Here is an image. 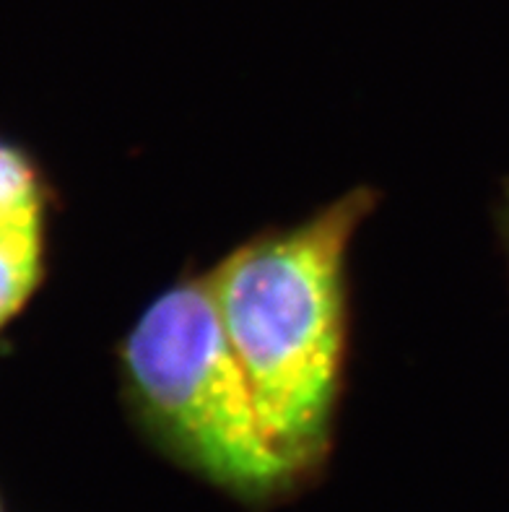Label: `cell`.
<instances>
[{"label": "cell", "mask_w": 509, "mask_h": 512, "mask_svg": "<svg viewBox=\"0 0 509 512\" xmlns=\"http://www.w3.org/2000/svg\"><path fill=\"white\" fill-rule=\"evenodd\" d=\"M367 195L268 234L208 276L273 445L297 471L325 445L343 362V260Z\"/></svg>", "instance_id": "6da1fadb"}, {"label": "cell", "mask_w": 509, "mask_h": 512, "mask_svg": "<svg viewBox=\"0 0 509 512\" xmlns=\"http://www.w3.org/2000/svg\"><path fill=\"white\" fill-rule=\"evenodd\" d=\"M123 362L146 414L203 474L245 494L294 474L260 419L208 279L156 299L130 331Z\"/></svg>", "instance_id": "7a4b0ae2"}, {"label": "cell", "mask_w": 509, "mask_h": 512, "mask_svg": "<svg viewBox=\"0 0 509 512\" xmlns=\"http://www.w3.org/2000/svg\"><path fill=\"white\" fill-rule=\"evenodd\" d=\"M39 227H0V325L21 310L39 276Z\"/></svg>", "instance_id": "3957f363"}, {"label": "cell", "mask_w": 509, "mask_h": 512, "mask_svg": "<svg viewBox=\"0 0 509 512\" xmlns=\"http://www.w3.org/2000/svg\"><path fill=\"white\" fill-rule=\"evenodd\" d=\"M42 193L32 164L0 143V227H39Z\"/></svg>", "instance_id": "277c9868"}]
</instances>
